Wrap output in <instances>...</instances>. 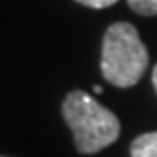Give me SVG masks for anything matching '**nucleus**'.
<instances>
[{
    "instance_id": "nucleus-6",
    "label": "nucleus",
    "mask_w": 157,
    "mask_h": 157,
    "mask_svg": "<svg viewBox=\"0 0 157 157\" xmlns=\"http://www.w3.org/2000/svg\"><path fill=\"white\" fill-rule=\"evenodd\" d=\"M151 82H153V86H155V92H157V65L153 67V74H151Z\"/></svg>"
},
{
    "instance_id": "nucleus-7",
    "label": "nucleus",
    "mask_w": 157,
    "mask_h": 157,
    "mask_svg": "<svg viewBox=\"0 0 157 157\" xmlns=\"http://www.w3.org/2000/svg\"><path fill=\"white\" fill-rule=\"evenodd\" d=\"M94 92L100 94V92H102V86H100V84H96V86H94Z\"/></svg>"
},
{
    "instance_id": "nucleus-5",
    "label": "nucleus",
    "mask_w": 157,
    "mask_h": 157,
    "mask_svg": "<svg viewBox=\"0 0 157 157\" xmlns=\"http://www.w3.org/2000/svg\"><path fill=\"white\" fill-rule=\"evenodd\" d=\"M76 2L82 6H88V8H108L118 0H76Z\"/></svg>"
},
{
    "instance_id": "nucleus-8",
    "label": "nucleus",
    "mask_w": 157,
    "mask_h": 157,
    "mask_svg": "<svg viewBox=\"0 0 157 157\" xmlns=\"http://www.w3.org/2000/svg\"><path fill=\"white\" fill-rule=\"evenodd\" d=\"M2 157H10V155H2Z\"/></svg>"
},
{
    "instance_id": "nucleus-4",
    "label": "nucleus",
    "mask_w": 157,
    "mask_h": 157,
    "mask_svg": "<svg viewBox=\"0 0 157 157\" xmlns=\"http://www.w3.org/2000/svg\"><path fill=\"white\" fill-rule=\"evenodd\" d=\"M127 2L137 14L157 17V0H127Z\"/></svg>"
},
{
    "instance_id": "nucleus-3",
    "label": "nucleus",
    "mask_w": 157,
    "mask_h": 157,
    "mask_svg": "<svg viewBox=\"0 0 157 157\" xmlns=\"http://www.w3.org/2000/svg\"><path fill=\"white\" fill-rule=\"evenodd\" d=\"M131 157H157V131L139 135L131 143Z\"/></svg>"
},
{
    "instance_id": "nucleus-2",
    "label": "nucleus",
    "mask_w": 157,
    "mask_h": 157,
    "mask_svg": "<svg viewBox=\"0 0 157 157\" xmlns=\"http://www.w3.org/2000/svg\"><path fill=\"white\" fill-rule=\"evenodd\" d=\"M147 65L149 51L141 41L139 31L131 23L110 25L102 39L100 70L108 84L117 88H131L139 84Z\"/></svg>"
},
{
    "instance_id": "nucleus-1",
    "label": "nucleus",
    "mask_w": 157,
    "mask_h": 157,
    "mask_svg": "<svg viewBox=\"0 0 157 157\" xmlns=\"http://www.w3.org/2000/svg\"><path fill=\"white\" fill-rule=\"evenodd\" d=\"M61 114L74 133L76 149L82 155L102 151L121 135V122L117 114L84 90H71L65 96Z\"/></svg>"
}]
</instances>
